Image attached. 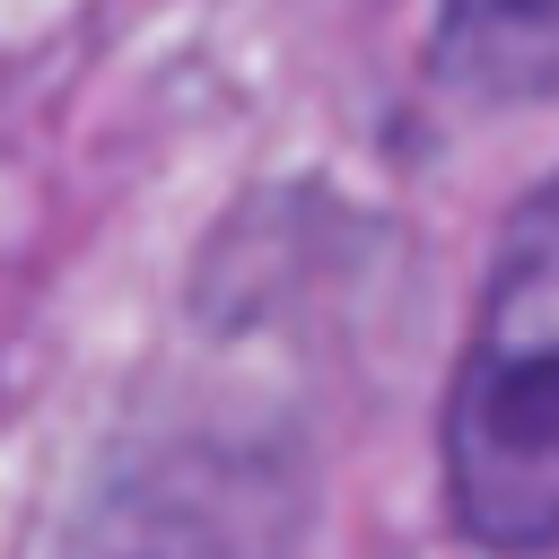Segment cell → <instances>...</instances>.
<instances>
[{"mask_svg": "<svg viewBox=\"0 0 559 559\" xmlns=\"http://www.w3.org/2000/svg\"><path fill=\"white\" fill-rule=\"evenodd\" d=\"M445 515L498 559L559 550V175L515 201L454 358Z\"/></svg>", "mask_w": 559, "mask_h": 559, "instance_id": "obj_1", "label": "cell"}, {"mask_svg": "<svg viewBox=\"0 0 559 559\" xmlns=\"http://www.w3.org/2000/svg\"><path fill=\"white\" fill-rule=\"evenodd\" d=\"M297 472L253 445H140L70 515L61 559H297Z\"/></svg>", "mask_w": 559, "mask_h": 559, "instance_id": "obj_2", "label": "cell"}, {"mask_svg": "<svg viewBox=\"0 0 559 559\" xmlns=\"http://www.w3.org/2000/svg\"><path fill=\"white\" fill-rule=\"evenodd\" d=\"M437 79L489 105L559 96V0H437Z\"/></svg>", "mask_w": 559, "mask_h": 559, "instance_id": "obj_3", "label": "cell"}]
</instances>
